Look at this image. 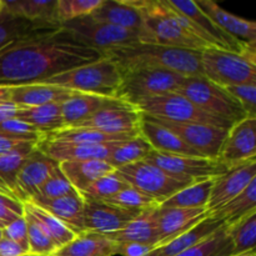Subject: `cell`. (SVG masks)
Instances as JSON below:
<instances>
[{
    "mask_svg": "<svg viewBox=\"0 0 256 256\" xmlns=\"http://www.w3.org/2000/svg\"><path fill=\"white\" fill-rule=\"evenodd\" d=\"M104 56L62 26L30 34L0 50V85L39 84Z\"/></svg>",
    "mask_w": 256,
    "mask_h": 256,
    "instance_id": "cell-1",
    "label": "cell"
},
{
    "mask_svg": "<svg viewBox=\"0 0 256 256\" xmlns=\"http://www.w3.org/2000/svg\"><path fill=\"white\" fill-rule=\"evenodd\" d=\"M126 2L135 8L142 16V28L138 32L139 42L200 52L210 49L204 40L194 34L189 20L175 12L166 0Z\"/></svg>",
    "mask_w": 256,
    "mask_h": 256,
    "instance_id": "cell-2",
    "label": "cell"
},
{
    "mask_svg": "<svg viewBox=\"0 0 256 256\" xmlns=\"http://www.w3.org/2000/svg\"><path fill=\"white\" fill-rule=\"evenodd\" d=\"M112 59L120 72L136 69H159L178 72L184 76H204L202 52L178 48L132 42L112 48L102 52Z\"/></svg>",
    "mask_w": 256,
    "mask_h": 256,
    "instance_id": "cell-3",
    "label": "cell"
},
{
    "mask_svg": "<svg viewBox=\"0 0 256 256\" xmlns=\"http://www.w3.org/2000/svg\"><path fill=\"white\" fill-rule=\"evenodd\" d=\"M122 72L112 59L102 56L90 64L49 78L39 84L54 85L70 92L115 98L119 89Z\"/></svg>",
    "mask_w": 256,
    "mask_h": 256,
    "instance_id": "cell-4",
    "label": "cell"
},
{
    "mask_svg": "<svg viewBox=\"0 0 256 256\" xmlns=\"http://www.w3.org/2000/svg\"><path fill=\"white\" fill-rule=\"evenodd\" d=\"M256 50L238 54L222 49L202 52L204 78L222 88L256 84Z\"/></svg>",
    "mask_w": 256,
    "mask_h": 256,
    "instance_id": "cell-5",
    "label": "cell"
},
{
    "mask_svg": "<svg viewBox=\"0 0 256 256\" xmlns=\"http://www.w3.org/2000/svg\"><path fill=\"white\" fill-rule=\"evenodd\" d=\"M184 75L169 70L136 69L122 72L115 99L136 108L145 100L158 95L176 92L185 80Z\"/></svg>",
    "mask_w": 256,
    "mask_h": 256,
    "instance_id": "cell-6",
    "label": "cell"
},
{
    "mask_svg": "<svg viewBox=\"0 0 256 256\" xmlns=\"http://www.w3.org/2000/svg\"><path fill=\"white\" fill-rule=\"evenodd\" d=\"M176 92L190 100L206 114L232 124L249 118L242 105L230 96L224 88L214 84L204 76H186Z\"/></svg>",
    "mask_w": 256,
    "mask_h": 256,
    "instance_id": "cell-7",
    "label": "cell"
},
{
    "mask_svg": "<svg viewBox=\"0 0 256 256\" xmlns=\"http://www.w3.org/2000/svg\"><path fill=\"white\" fill-rule=\"evenodd\" d=\"M138 109L148 116L175 122H200L229 130L232 122L212 116L179 92H168L145 100Z\"/></svg>",
    "mask_w": 256,
    "mask_h": 256,
    "instance_id": "cell-8",
    "label": "cell"
},
{
    "mask_svg": "<svg viewBox=\"0 0 256 256\" xmlns=\"http://www.w3.org/2000/svg\"><path fill=\"white\" fill-rule=\"evenodd\" d=\"M145 162L185 184H194L208 179H215L225 174L230 166L218 159L202 156H182V155L162 154L152 150Z\"/></svg>",
    "mask_w": 256,
    "mask_h": 256,
    "instance_id": "cell-9",
    "label": "cell"
},
{
    "mask_svg": "<svg viewBox=\"0 0 256 256\" xmlns=\"http://www.w3.org/2000/svg\"><path fill=\"white\" fill-rule=\"evenodd\" d=\"M115 172L129 184V186L146 195L158 205L189 185L178 182L176 179L169 176L159 168L149 164L145 160L125 165Z\"/></svg>",
    "mask_w": 256,
    "mask_h": 256,
    "instance_id": "cell-10",
    "label": "cell"
},
{
    "mask_svg": "<svg viewBox=\"0 0 256 256\" xmlns=\"http://www.w3.org/2000/svg\"><path fill=\"white\" fill-rule=\"evenodd\" d=\"M166 2L175 12L184 15L189 20L194 34L198 35L202 40H204L210 48L238 52V54H244L250 50H256L255 42L248 44V42H240V40L235 39L234 36L225 32L222 29H220L210 19L209 15L205 14L198 6L195 2H190V0H182H182H166Z\"/></svg>",
    "mask_w": 256,
    "mask_h": 256,
    "instance_id": "cell-11",
    "label": "cell"
},
{
    "mask_svg": "<svg viewBox=\"0 0 256 256\" xmlns=\"http://www.w3.org/2000/svg\"><path fill=\"white\" fill-rule=\"evenodd\" d=\"M142 112L138 108L109 98L99 110L74 128L98 130L109 135H135L140 134Z\"/></svg>",
    "mask_w": 256,
    "mask_h": 256,
    "instance_id": "cell-12",
    "label": "cell"
},
{
    "mask_svg": "<svg viewBox=\"0 0 256 256\" xmlns=\"http://www.w3.org/2000/svg\"><path fill=\"white\" fill-rule=\"evenodd\" d=\"M60 26L72 32L75 38L84 44L100 50L102 52L112 49V48L129 45L138 40V32L122 29L106 22H98L90 15L78 18L64 22Z\"/></svg>",
    "mask_w": 256,
    "mask_h": 256,
    "instance_id": "cell-13",
    "label": "cell"
},
{
    "mask_svg": "<svg viewBox=\"0 0 256 256\" xmlns=\"http://www.w3.org/2000/svg\"><path fill=\"white\" fill-rule=\"evenodd\" d=\"M170 132L180 138L188 146L194 149L204 158L218 159L220 148L228 134L226 129L200 122H175L152 118Z\"/></svg>",
    "mask_w": 256,
    "mask_h": 256,
    "instance_id": "cell-14",
    "label": "cell"
},
{
    "mask_svg": "<svg viewBox=\"0 0 256 256\" xmlns=\"http://www.w3.org/2000/svg\"><path fill=\"white\" fill-rule=\"evenodd\" d=\"M256 159V118H245L228 130L218 160L232 168Z\"/></svg>",
    "mask_w": 256,
    "mask_h": 256,
    "instance_id": "cell-15",
    "label": "cell"
},
{
    "mask_svg": "<svg viewBox=\"0 0 256 256\" xmlns=\"http://www.w3.org/2000/svg\"><path fill=\"white\" fill-rule=\"evenodd\" d=\"M84 232L106 235L119 232L132 222L142 212L128 210L105 202L84 200ZM144 212V210H142Z\"/></svg>",
    "mask_w": 256,
    "mask_h": 256,
    "instance_id": "cell-16",
    "label": "cell"
},
{
    "mask_svg": "<svg viewBox=\"0 0 256 256\" xmlns=\"http://www.w3.org/2000/svg\"><path fill=\"white\" fill-rule=\"evenodd\" d=\"M256 179V159L230 168L225 174L215 178L210 192L206 212H212L244 192Z\"/></svg>",
    "mask_w": 256,
    "mask_h": 256,
    "instance_id": "cell-17",
    "label": "cell"
},
{
    "mask_svg": "<svg viewBox=\"0 0 256 256\" xmlns=\"http://www.w3.org/2000/svg\"><path fill=\"white\" fill-rule=\"evenodd\" d=\"M59 168V162L35 149L22 162L16 182H15V196L19 202H30L36 196L39 188L46 182L48 178Z\"/></svg>",
    "mask_w": 256,
    "mask_h": 256,
    "instance_id": "cell-18",
    "label": "cell"
},
{
    "mask_svg": "<svg viewBox=\"0 0 256 256\" xmlns=\"http://www.w3.org/2000/svg\"><path fill=\"white\" fill-rule=\"evenodd\" d=\"M126 142V140H125ZM122 142L110 144H72L45 139L38 144V149L55 162H82V160H105Z\"/></svg>",
    "mask_w": 256,
    "mask_h": 256,
    "instance_id": "cell-19",
    "label": "cell"
},
{
    "mask_svg": "<svg viewBox=\"0 0 256 256\" xmlns=\"http://www.w3.org/2000/svg\"><path fill=\"white\" fill-rule=\"evenodd\" d=\"M208 216L209 212L206 209H174L158 206V246L189 232Z\"/></svg>",
    "mask_w": 256,
    "mask_h": 256,
    "instance_id": "cell-20",
    "label": "cell"
},
{
    "mask_svg": "<svg viewBox=\"0 0 256 256\" xmlns=\"http://www.w3.org/2000/svg\"><path fill=\"white\" fill-rule=\"evenodd\" d=\"M29 202L42 208L59 220L75 235L84 232V198L78 192L58 199H40L34 198Z\"/></svg>",
    "mask_w": 256,
    "mask_h": 256,
    "instance_id": "cell-21",
    "label": "cell"
},
{
    "mask_svg": "<svg viewBox=\"0 0 256 256\" xmlns=\"http://www.w3.org/2000/svg\"><path fill=\"white\" fill-rule=\"evenodd\" d=\"M140 135L145 138L154 152H162V154L182 155V156L204 158L194 149L188 146L178 135L155 122L152 116H148L142 112V122H140Z\"/></svg>",
    "mask_w": 256,
    "mask_h": 256,
    "instance_id": "cell-22",
    "label": "cell"
},
{
    "mask_svg": "<svg viewBox=\"0 0 256 256\" xmlns=\"http://www.w3.org/2000/svg\"><path fill=\"white\" fill-rule=\"evenodd\" d=\"M156 215L158 206L145 209L132 222H129L124 229L110 232L105 236L114 242L115 244L135 242V244L149 245L152 248L158 246L159 240H158Z\"/></svg>",
    "mask_w": 256,
    "mask_h": 256,
    "instance_id": "cell-23",
    "label": "cell"
},
{
    "mask_svg": "<svg viewBox=\"0 0 256 256\" xmlns=\"http://www.w3.org/2000/svg\"><path fill=\"white\" fill-rule=\"evenodd\" d=\"M195 2L225 32H228L240 42H248V44L256 42L255 22L230 14L229 12L222 9L219 4H216L212 0H198Z\"/></svg>",
    "mask_w": 256,
    "mask_h": 256,
    "instance_id": "cell-24",
    "label": "cell"
},
{
    "mask_svg": "<svg viewBox=\"0 0 256 256\" xmlns=\"http://www.w3.org/2000/svg\"><path fill=\"white\" fill-rule=\"evenodd\" d=\"M76 92L46 84H28L10 89V102L19 108H34L50 102H62Z\"/></svg>",
    "mask_w": 256,
    "mask_h": 256,
    "instance_id": "cell-25",
    "label": "cell"
},
{
    "mask_svg": "<svg viewBox=\"0 0 256 256\" xmlns=\"http://www.w3.org/2000/svg\"><path fill=\"white\" fill-rule=\"evenodd\" d=\"M98 22H106L122 29L139 32L142 28V16L135 8L126 0H102V4L90 14Z\"/></svg>",
    "mask_w": 256,
    "mask_h": 256,
    "instance_id": "cell-26",
    "label": "cell"
},
{
    "mask_svg": "<svg viewBox=\"0 0 256 256\" xmlns=\"http://www.w3.org/2000/svg\"><path fill=\"white\" fill-rule=\"evenodd\" d=\"M222 226H224V222L222 220H218L209 215L206 219L202 220V222H199L196 226L190 229L189 232H184L182 235L165 242V244L154 248L149 254L145 256H176L184 250L192 248V245L206 239L208 236L214 234Z\"/></svg>",
    "mask_w": 256,
    "mask_h": 256,
    "instance_id": "cell-27",
    "label": "cell"
},
{
    "mask_svg": "<svg viewBox=\"0 0 256 256\" xmlns=\"http://www.w3.org/2000/svg\"><path fill=\"white\" fill-rule=\"evenodd\" d=\"M59 168L72 186L78 192H84L95 180L114 172L105 160H82V162H62Z\"/></svg>",
    "mask_w": 256,
    "mask_h": 256,
    "instance_id": "cell-28",
    "label": "cell"
},
{
    "mask_svg": "<svg viewBox=\"0 0 256 256\" xmlns=\"http://www.w3.org/2000/svg\"><path fill=\"white\" fill-rule=\"evenodd\" d=\"M116 244L105 235L82 232L76 235L69 244L60 248L52 256H114Z\"/></svg>",
    "mask_w": 256,
    "mask_h": 256,
    "instance_id": "cell-29",
    "label": "cell"
},
{
    "mask_svg": "<svg viewBox=\"0 0 256 256\" xmlns=\"http://www.w3.org/2000/svg\"><path fill=\"white\" fill-rule=\"evenodd\" d=\"M109 98L75 92L62 102V116L64 128H74L92 116L104 105Z\"/></svg>",
    "mask_w": 256,
    "mask_h": 256,
    "instance_id": "cell-30",
    "label": "cell"
},
{
    "mask_svg": "<svg viewBox=\"0 0 256 256\" xmlns=\"http://www.w3.org/2000/svg\"><path fill=\"white\" fill-rule=\"evenodd\" d=\"M16 119L28 122L45 135L64 128L62 102H50L34 108H20Z\"/></svg>",
    "mask_w": 256,
    "mask_h": 256,
    "instance_id": "cell-31",
    "label": "cell"
},
{
    "mask_svg": "<svg viewBox=\"0 0 256 256\" xmlns=\"http://www.w3.org/2000/svg\"><path fill=\"white\" fill-rule=\"evenodd\" d=\"M55 5L56 0H12L2 2V9L32 22L59 25L55 22Z\"/></svg>",
    "mask_w": 256,
    "mask_h": 256,
    "instance_id": "cell-32",
    "label": "cell"
},
{
    "mask_svg": "<svg viewBox=\"0 0 256 256\" xmlns=\"http://www.w3.org/2000/svg\"><path fill=\"white\" fill-rule=\"evenodd\" d=\"M256 210V179L252 180L249 186L240 192L238 196L230 200L229 202L220 209L210 212V216L222 220L225 226H232L235 222L242 220L250 212Z\"/></svg>",
    "mask_w": 256,
    "mask_h": 256,
    "instance_id": "cell-33",
    "label": "cell"
},
{
    "mask_svg": "<svg viewBox=\"0 0 256 256\" xmlns=\"http://www.w3.org/2000/svg\"><path fill=\"white\" fill-rule=\"evenodd\" d=\"M52 26H60V25L32 22L22 16L10 14L2 9L0 12V50L28 35Z\"/></svg>",
    "mask_w": 256,
    "mask_h": 256,
    "instance_id": "cell-34",
    "label": "cell"
},
{
    "mask_svg": "<svg viewBox=\"0 0 256 256\" xmlns=\"http://www.w3.org/2000/svg\"><path fill=\"white\" fill-rule=\"evenodd\" d=\"M214 179L202 180L188 185L159 205L160 208L174 209H206Z\"/></svg>",
    "mask_w": 256,
    "mask_h": 256,
    "instance_id": "cell-35",
    "label": "cell"
},
{
    "mask_svg": "<svg viewBox=\"0 0 256 256\" xmlns=\"http://www.w3.org/2000/svg\"><path fill=\"white\" fill-rule=\"evenodd\" d=\"M132 138L134 136L109 135L98 132V130L85 129V128H62V129L45 135V139L62 142H72V144H110V142H125Z\"/></svg>",
    "mask_w": 256,
    "mask_h": 256,
    "instance_id": "cell-36",
    "label": "cell"
},
{
    "mask_svg": "<svg viewBox=\"0 0 256 256\" xmlns=\"http://www.w3.org/2000/svg\"><path fill=\"white\" fill-rule=\"evenodd\" d=\"M24 205V212L29 214L35 222L39 224V226L46 232L50 236V239L55 242V245L58 246V250L60 248L65 246L66 244H69L72 239H74L76 235L72 232V230L68 229L62 222H60L59 220L55 219L52 215H50L49 212H46L45 210H42V208L36 206V205L32 204V202H22Z\"/></svg>",
    "mask_w": 256,
    "mask_h": 256,
    "instance_id": "cell-37",
    "label": "cell"
},
{
    "mask_svg": "<svg viewBox=\"0 0 256 256\" xmlns=\"http://www.w3.org/2000/svg\"><path fill=\"white\" fill-rule=\"evenodd\" d=\"M152 150L149 142L145 140L142 135L139 134L126 142H120L108 158L106 162L112 169L116 170L125 165L144 160Z\"/></svg>",
    "mask_w": 256,
    "mask_h": 256,
    "instance_id": "cell-38",
    "label": "cell"
},
{
    "mask_svg": "<svg viewBox=\"0 0 256 256\" xmlns=\"http://www.w3.org/2000/svg\"><path fill=\"white\" fill-rule=\"evenodd\" d=\"M232 254V240L228 234V228L224 225L206 239L192 245L176 256H230Z\"/></svg>",
    "mask_w": 256,
    "mask_h": 256,
    "instance_id": "cell-39",
    "label": "cell"
},
{
    "mask_svg": "<svg viewBox=\"0 0 256 256\" xmlns=\"http://www.w3.org/2000/svg\"><path fill=\"white\" fill-rule=\"evenodd\" d=\"M228 228L232 244V254L238 255L255 249L256 244V210Z\"/></svg>",
    "mask_w": 256,
    "mask_h": 256,
    "instance_id": "cell-40",
    "label": "cell"
},
{
    "mask_svg": "<svg viewBox=\"0 0 256 256\" xmlns=\"http://www.w3.org/2000/svg\"><path fill=\"white\" fill-rule=\"evenodd\" d=\"M32 152L22 150V152H14L0 156V192L2 194L16 199L15 182H16L18 172H19L22 162Z\"/></svg>",
    "mask_w": 256,
    "mask_h": 256,
    "instance_id": "cell-41",
    "label": "cell"
},
{
    "mask_svg": "<svg viewBox=\"0 0 256 256\" xmlns=\"http://www.w3.org/2000/svg\"><path fill=\"white\" fill-rule=\"evenodd\" d=\"M128 188H129V184L114 170L95 180L84 192H82V196L84 198V200L105 202Z\"/></svg>",
    "mask_w": 256,
    "mask_h": 256,
    "instance_id": "cell-42",
    "label": "cell"
},
{
    "mask_svg": "<svg viewBox=\"0 0 256 256\" xmlns=\"http://www.w3.org/2000/svg\"><path fill=\"white\" fill-rule=\"evenodd\" d=\"M102 0H56L55 5V22L59 25L78 18L90 15Z\"/></svg>",
    "mask_w": 256,
    "mask_h": 256,
    "instance_id": "cell-43",
    "label": "cell"
},
{
    "mask_svg": "<svg viewBox=\"0 0 256 256\" xmlns=\"http://www.w3.org/2000/svg\"><path fill=\"white\" fill-rule=\"evenodd\" d=\"M28 230V244H29V254L36 256H52L58 252V246L50 239L49 235L39 226L36 222L24 212Z\"/></svg>",
    "mask_w": 256,
    "mask_h": 256,
    "instance_id": "cell-44",
    "label": "cell"
},
{
    "mask_svg": "<svg viewBox=\"0 0 256 256\" xmlns=\"http://www.w3.org/2000/svg\"><path fill=\"white\" fill-rule=\"evenodd\" d=\"M105 202L115 205V206L122 208V209L138 210V212H142V210L149 209V208L152 206H159L154 200L148 198L146 195L142 194V192H138V190H135L132 186L122 190L116 195L106 199Z\"/></svg>",
    "mask_w": 256,
    "mask_h": 256,
    "instance_id": "cell-45",
    "label": "cell"
},
{
    "mask_svg": "<svg viewBox=\"0 0 256 256\" xmlns=\"http://www.w3.org/2000/svg\"><path fill=\"white\" fill-rule=\"evenodd\" d=\"M74 192H76V190L72 186L69 180H68L66 178H65V175L62 172L60 168H58V169L48 178L46 182L39 188L38 194L35 198H40V199H58V198L65 196V195H69ZM32 199H34V198H32Z\"/></svg>",
    "mask_w": 256,
    "mask_h": 256,
    "instance_id": "cell-46",
    "label": "cell"
},
{
    "mask_svg": "<svg viewBox=\"0 0 256 256\" xmlns=\"http://www.w3.org/2000/svg\"><path fill=\"white\" fill-rule=\"evenodd\" d=\"M0 134L15 138V139L22 140V142H36V144H39L45 138V134L40 132L39 130L35 129L28 122L16 119V118L2 122L0 124Z\"/></svg>",
    "mask_w": 256,
    "mask_h": 256,
    "instance_id": "cell-47",
    "label": "cell"
},
{
    "mask_svg": "<svg viewBox=\"0 0 256 256\" xmlns=\"http://www.w3.org/2000/svg\"><path fill=\"white\" fill-rule=\"evenodd\" d=\"M225 92L234 98L249 118H256V84L234 85L224 88Z\"/></svg>",
    "mask_w": 256,
    "mask_h": 256,
    "instance_id": "cell-48",
    "label": "cell"
},
{
    "mask_svg": "<svg viewBox=\"0 0 256 256\" xmlns=\"http://www.w3.org/2000/svg\"><path fill=\"white\" fill-rule=\"evenodd\" d=\"M22 216H24L22 202L0 192V229L2 230Z\"/></svg>",
    "mask_w": 256,
    "mask_h": 256,
    "instance_id": "cell-49",
    "label": "cell"
},
{
    "mask_svg": "<svg viewBox=\"0 0 256 256\" xmlns=\"http://www.w3.org/2000/svg\"><path fill=\"white\" fill-rule=\"evenodd\" d=\"M2 238L12 240V242H15L29 254L26 222H25L24 216L19 218V219L12 222L10 225H8L6 228H4L2 229Z\"/></svg>",
    "mask_w": 256,
    "mask_h": 256,
    "instance_id": "cell-50",
    "label": "cell"
},
{
    "mask_svg": "<svg viewBox=\"0 0 256 256\" xmlns=\"http://www.w3.org/2000/svg\"><path fill=\"white\" fill-rule=\"evenodd\" d=\"M36 142H22V140L15 139V138L8 136V135L0 134V156L5 154H10L14 152H22V150H32L36 149Z\"/></svg>",
    "mask_w": 256,
    "mask_h": 256,
    "instance_id": "cell-51",
    "label": "cell"
},
{
    "mask_svg": "<svg viewBox=\"0 0 256 256\" xmlns=\"http://www.w3.org/2000/svg\"><path fill=\"white\" fill-rule=\"evenodd\" d=\"M154 249L149 245L126 242V244H116V255L122 256H145Z\"/></svg>",
    "mask_w": 256,
    "mask_h": 256,
    "instance_id": "cell-52",
    "label": "cell"
},
{
    "mask_svg": "<svg viewBox=\"0 0 256 256\" xmlns=\"http://www.w3.org/2000/svg\"><path fill=\"white\" fill-rule=\"evenodd\" d=\"M28 255V252L16 244L15 242H12L9 239L2 238L0 240V256H24Z\"/></svg>",
    "mask_w": 256,
    "mask_h": 256,
    "instance_id": "cell-53",
    "label": "cell"
},
{
    "mask_svg": "<svg viewBox=\"0 0 256 256\" xmlns=\"http://www.w3.org/2000/svg\"><path fill=\"white\" fill-rule=\"evenodd\" d=\"M19 110L20 108L18 106V105H15L12 102H10V100L0 105V124L16 118Z\"/></svg>",
    "mask_w": 256,
    "mask_h": 256,
    "instance_id": "cell-54",
    "label": "cell"
},
{
    "mask_svg": "<svg viewBox=\"0 0 256 256\" xmlns=\"http://www.w3.org/2000/svg\"><path fill=\"white\" fill-rule=\"evenodd\" d=\"M10 89H12L10 86L0 85V105L10 100Z\"/></svg>",
    "mask_w": 256,
    "mask_h": 256,
    "instance_id": "cell-55",
    "label": "cell"
},
{
    "mask_svg": "<svg viewBox=\"0 0 256 256\" xmlns=\"http://www.w3.org/2000/svg\"><path fill=\"white\" fill-rule=\"evenodd\" d=\"M230 256H256V250H250V252H242V254H238V255H230Z\"/></svg>",
    "mask_w": 256,
    "mask_h": 256,
    "instance_id": "cell-56",
    "label": "cell"
},
{
    "mask_svg": "<svg viewBox=\"0 0 256 256\" xmlns=\"http://www.w3.org/2000/svg\"><path fill=\"white\" fill-rule=\"evenodd\" d=\"M2 0H0V12H2Z\"/></svg>",
    "mask_w": 256,
    "mask_h": 256,
    "instance_id": "cell-57",
    "label": "cell"
},
{
    "mask_svg": "<svg viewBox=\"0 0 256 256\" xmlns=\"http://www.w3.org/2000/svg\"><path fill=\"white\" fill-rule=\"evenodd\" d=\"M2 230L0 229V240H2Z\"/></svg>",
    "mask_w": 256,
    "mask_h": 256,
    "instance_id": "cell-58",
    "label": "cell"
},
{
    "mask_svg": "<svg viewBox=\"0 0 256 256\" xmlns=\"http://www.w3.org/2000/svg\"><path fill=\"white\" fill-rule=\"evenodd\" d=\"M24 256H36V255H32V254H28V255H24Z\"/></svg>",
    "mask_w": 256,
    "mask_h": 256,
    "instance_id": "cell-59",
    "label": "cell"
}]
</instances>
